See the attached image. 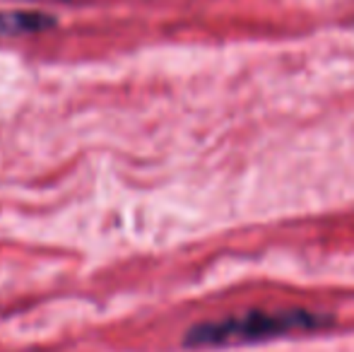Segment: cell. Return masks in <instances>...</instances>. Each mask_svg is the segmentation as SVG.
Wrapping results in <instances>:
<instances>
[{
    "label": "cell",
    "instance_id": "6da1fadb",
    "mask_svg": "<svg viewBox=\"0 0 354 352\" xmlns=\"http://www.w3.org/2000/svg\"><path fill=\"white\" fill-rule=\"evenodd\" d=\"M333 326L328 314L306 309L284 311H246L219 321L198 324L183 335L188 348H232V345H253L268 340L289 338L297 333H316Z\"/></svg>",
    "mask_w": 354,
    "mask_h": 352
},
{
    "label": "cell",
    "instance_id": "7a4b0ae2",
    "mask_svg": "<svg viewBox=\"0 0 354 352\" xmlns=\"http://www.w3.org/2000/svg\"><path fill=\"white\" fill-rule=\"evenodd\" d=\"M56 19L46 12L34 10H0V37H24V34L48 32Z\"/></svg>",
    "mask_w": 354,
    "mask_h": 352
}]
</instances>
